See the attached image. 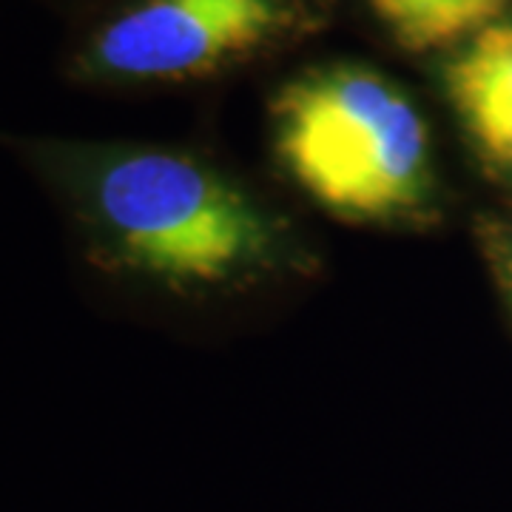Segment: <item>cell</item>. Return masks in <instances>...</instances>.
<instances>
[{
    "instance_id": "obj_6",
    "label": "cell",
    "mask_w": 512,
    "mask_h": 512,
    "mask_svg": "<svg viewBox=\"0 0 512 512\" xmlns=\"http://www.w3.org/2000/svg\"><path fill=\"white\" fill-rule=\"evenodd\" d=\"M507 293H510V302H512V262L507 265Z\"/></svg>"
},
{
    "instance_id": "obj_3",
    "label": "cell",
    "mask_w": 512,
    "mask_h": 512,
    "mask_svg": "<svg viewBox=\"0 0 512 512\" xmlns=\"http://www.w3.org/2000/svg\"><path fill=\"white\" fill-rule=\"evenodd\" d=\"M288 20V0H140L92 43V66L120 80H180L259 49Z\"/></svg>"
},
{
    "instance_id": "obj_5",
    "label": "cell",
    "mask_w": 512,
    "mask_h": 512,
    "mask_svg": "<svg viewBox=\"0 0 512 512\" xmlns=\"http://www.w3.org/2000/svg\"><path fill=\"white\" fill-rule=\"evenodd\" d=\"M407 52H436L484 32L512 0H367Z\"/></svg>"
},
{
    "instance_id": "obj_4",
    "label": "cell",
    "mask_w": 512,
    "mask_h": 512,
    "mask_svg": "<svg viewBox=\"0 0 512 512\" xmlns=\"http://www.w3.org/2000/svg\"><path fill=\"white\" fill-rule=\"evenodd\" d=\"M444 83L481 157L512 174V23H493L461 43Z\"/></svg>"
},
{
    "instance_id": "obj_1",
    "label": "cell",
    "mask_w": 512,
    "mask_h": 512,
    "mask_svg": "<svg viewBox=\"0 0 512 512\" xmlns=\"http://www.w3.org/2000/svg\"><path fill=\"white\" fill-rule=\"evenodd\" d=\"M111 268L168 285H217L271 251V222L237 185L191 157L160 148L37 151Z\"/></svg>"
},
{
    "instance_id": "obj_2",
    "label": "cell",
    "mask_w": 512,
    "mask_h": 512,
    "mask_svg": "<svg viewBox=\"0 0 512 512\" xmlns=\"http://www.w3.org/2000/svg\"><path fill=\"white\" fill-rule=\"evenodd\" d=\"M274 120L285 168L330 211L393 220L427 200V126L382 74L359 66L305 74L276 97Z\"/></svg>"
}]
</instances>
